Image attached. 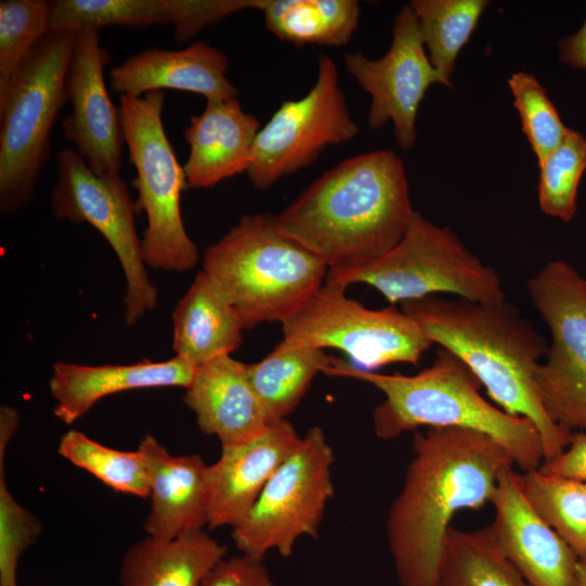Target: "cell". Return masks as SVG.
Segmentation results:
<instances>
[{
    "mask_svg": "<svg viewBox=\"0 0 586 586\" xmlns=\"http://www.w3.org/2000/svg\"><path fill=\"white\" fill-rule=\"evenodd\" d=\"M513 467L501 473L491 500V537L531 586H578L577 556L527 501Z\"/></svg>",
    "mask_w": 586,
    "mask_h": 586,
    "instance_id": "16",
    "label": "cell"
},
{
    "mask_svg": "<svg viewBox=\"0 0 586 586\" xmlns=\"http://www.w3.org/2000/svg\"><path fill=\"white\" fill-rule=\"evenodd\" d=\"M150 476L151 508L144 522L148 537L168 542L207 526L202 457L174 456L151 434L140 442Z\"/></svg>",
    "mask_w": 586,
    "mask_h": 586,
    "instance_id": "21",
    "label": "cell"
},
{
    "mask_svg": "<svg viewBox=\"0 0 586 586\" xmlns=\"http://www.w3.org/2000/svg\"><path fill=\"white\" fill-rule=\"evenodd\" d=\"M76 34L49 33L0 92V209L30 203L50 155L53 125L64 103Z\"/></svg>",
    "mask_w": 586,
    "mask_h": 586,
    "instance_id": "6",
    "label": "cell"
},
{
    "mask_svg": "<svg viewBox=\"0 0 586 586\" xmlns=\"http://www.w3.org/2000/svg\"><path fill=\"white\" fill-rule=\"evenodd\" d=\"M437 586H531L499 550L487 527H450L440 562Z\"/></svg>",
    "mask_w": 586,
    "mask_h": 586,
    "instance_id": "28",
    "label": "cell"
},
{
    "mask_svg": "<svg viewBox=\"0 0 586 586\" xmlns=\"http://www.w3.org/2000/svg\"><path fill=\"white\" fill-rule=\"evenodd\" d=\"M227 557V547L204 530L168 542L145 537L125 552L120 586H204L213 569Z\"/></svg>",
    "mask_w": 586,
    "mask_h": 586,
    "instance_id": "25",
    "label": "cell"
},
{
    "mask_svg": "<svg viewBox=\"0 0 586 586\" xmlns=\"http://www.w3.org/2000/svg\"><path fill=\"white\" fill-rule=\"evenodd\" d=\"M508 451L481 432L428 428L415 432L412 458L386 518V538L400 586H437L450 522L491 502Z\"/></svg>",
    "mask_w": 586,
    "mask_h": 586,
    "instance_id": "1",
    "label": "cell"
},
{
    "mask_svg": "<svg viewBox=\"0 0 586 586\" xmlns=\"http://www.w3.org/2000/svg\"><path fill=\"white\" fill-rule=\"evenodd\" d=\"M75 34L65 79L72 112L62 119L63 136L95 174H119L125 137L120 109L113 104L104 79L110 54L98 31Z\"/></svg>",
    "mask_w": 586,
    "mask_h": 586,
    "instance_id": "15",
    "label": "cell"
},
{
    "mask_svg": "<svg viewBox=\"0 0 586 586\" xmlns=\"http://www.w3.org/2000/svg\"><path fill=\"white\" fill-rule=\"evenodd\" d=\"M344 63L370 95L368 126L379 129L392 122L403 150L416 142L418 111L428 89L435 84L453 88L432 65L409 4L397 13L392 42L383 56L372 60L360 52L346 53Z\"/></svg>",
    "mask_w": 586,
    "mask_h": 586,
    "instance_id": "14",
    "label": "cell"
},
{
    "mask_svg": "<svg viewBox=\"0 0 586 586\" xmlns=\"http://www.w3.org/2000/svg\"><path fill=\"white\" fill-rule=\"evenodd\" d=\"M196 367L175 356L164 361L143 359L128 365L87 366L56 361L49 388L54 416L72 424L105 396L141 388L188 387Z\"/></svg>",
    "mask_w": 586,
    "mask_h": 586,
    "instance_id": "20",
    "label": "cell"
},
{
    "mask_svg": "<svg viewBox=\"0 0 586 586\" xmlns=\"http://www.w3.org/2000/svg\"><path fill=\"white\" fill-rule=\"evenodd\" d=\"M58 179L51 192L55 218L89 224L111 245L123 268L126 291L124 318L135 324L157 305V289L151 282L137 233L132 202L119 174H95L71 148L56 156Z\"/></svg>",
    "mask_w": 586,
    "mask_h": 586,
    "instance_id": "12",
    "label": "cell"
},
{
    "mask_svg": "<svg viewBox=\"0 0 586 586\" xmlns=\"http://www.w3.org/2000/svg\"><path fill=\"white\" fill-rule=\"evenodd\" d=\"M324 282L282 322L284 341L345 353L356 368L375 372L392 364L417 366L433 345L420 324L394 305L371 309Z\"/></svg>",
    "mask_w": 586,
    "mask_h": 586,
    "instance_id": "9",
    "label": "cell"
},
{
    "mask_svg": "<svg viewBox=\"0 0 586 586\" xmlns=\"http://www.w3.org/2000/svg\"><path fill=\"white\" fill-rule=\"evenodd\" d=\"M527 292L550 331L536 371L544 410L564 430L586 432V277L550 260L528 279Z\"/></svg>",
    "mask_w": 586,
    "mask_h": 586,
    "instance_id": "11",
    "label": "cell"
},
{
    "mask_svg": "<svg viewBox=\"0 0 586 586\" xmlns=\"http://www.w3.org/2000/svg\"><path fill=\"white\" fill-rule=\"evenodd\" d=\"M50 33V1L0 2V92L33 51Z\"/></svg>",
    "mask_w": 586,
    "mask_h": 586,
    "instance_id": "33",
    "label": "cell"
},
{
    "mask_svg": "<svg viewBox=\"0 0 586 586\" xmlns=\"http://www.w3.org/2000/svg\"><path fill=\"white\" fill-rule=\"evenodd\" d=\"M301 440L284 419L245 443L221 447L218 460L205 472L207 527L235 526Z\"/></svg>",
    "mask_w": 586,
    "mask_h": 586,
    "instance_id": "17",
    "label": "cell"
},
{
    "mask_svg": "<svg viewBox=\"0 0 586 586\" xmlns=\"http://www.w3.org/2000/svg\"><path fill=\"white\" fill-rule=\"evenodd\" d=\"M334 451L320 426L310 428L277 469L231 537L242 555L264 560L277 550L291 557L303 536L317 538L328 502L334 497Z\"/></svg>",
    "mask_w": 586,
    "mask_h": 586,
    "instance_id": "10",
    "label": "cell"
},
{
    "mask_svg": "<svg viewBox=\"0 0 586 586\" xmlns=\"http://www.w3.org/2000/svg\"><path fill=\"white\" fill-rule=\"evenodd\" d=\"M359 380L381 391L384 399L372 413L381 440H393L421 426L456 428L486 434L523 471L544 461L543 442L534 423L485 399L481 382L451 352L440 348L433 364L413 375L364 371L341 359L324 373Z\"/></svg>",
    "mask_w": 586,
    "mask_h": 586,
    "instance_id": "4",
    "label": "cell"
},
{
    "mask_svg": "<svg viewBox=\"0 0 586 586\" xmlns=\"http://www.w3.org/2000/svg\"><path fill=\"white\" fill-rule=\"evenodd\" d=\"M558 48L563 64L586 69V17L578 30L558 41Z\"/></svg>",
    "mask_w": 586,
    "mask_h": 586,
    "instance_id": "38",
    "label": "cell"
},
{
    "mask_svg": "<svg viewBox=\"0 0 586 586\" xmlns=\"http://www.w3.org/2000/svg\"><path fill=\"white\" fill-rule=\"evenodd\" d=\"M488 3L487 0H413L409 3L432 65L451 87L457 58Z\"/></svg>",
    "mask_w": 586,
    "mask_h": 586,
    "instance_id": "29",
    "label": "cell"
},
{
    "mask_svg": "<svg viewBox=\"0 0 586 586\" xmlns=\"http://www.w3.org/2000/svg\"><path fill=\"white\" fill-rule=\"evenodd\" d=\"M227 69V55L204 41L180 50L152 48L114 67L111 87L120 95L132 97L164 89L198 93L206 100L238 97Z\"/></svg>",
    "mask_w": 586,
    "mask_h": 586,
    "instance_id": "19",
    "label": "cell"
},
{
    "mask_svg": "<svg viewBox=\"0 0 586 586\" xmlns=\"http://www.w3.org/2000/svg\"><path fill=\"white\" fill-rule=\"evenodd\" d=\"M578 586H586V563L578 564Z\"/></svg>",
    "mask_w": 586,
    "mask_h": 586,
    "instance_id": "39",
    "label": "cell"
},
{
    "mask_svg": "<svg viewBox=\"0 0 586 586\" xmlns=\"http://www.w3.org/2000/svg\"><path fill=\"white\" fill-rule=\"evenodd\" d=\"M359 133L340 86L339 69L327 54L318 59L314 86L302 98L284 101L260 127L246 175L257 189L316 161L329 145Z\"/></svg>",
    "mask_w": 586,
    "mask_h": 586,
    "instance_id": "13",
    "label": "cell"
},
{
    "mask_svg": "<svg viewBox=\"0 0 586 586\" xmlns=\"http://www.w3.org/2000/svg\"><path fill=\"white\" fill-rule=\"evenodd\" d=\"M519 481L534 510L586 563V481L538 469L519 473Z\"/></svg>",
    "mask_w": 586,
    "mask_h": 586,
    "instance_id": "30",
    "label": "cell"
},
{
    "mask_svg": "<svg viewBox=\"0 0 586 586\" xmlns=\"http://www.w3.org/2000/svg\"><path fill=\"white\" fill-rule=\"evenodd\" d=\"M513 105L519 113L525 135L537 164L564 140L569 132L537 78L526 72H517L508 79Z\"/></svg>",
    "mask_w": 586,
    "mask_h": 586,
    "instance_id": "34",
    "label": "cell"
},
{
    "mask_svg": "<svg viewBox=\"0 0 586 586\" xmlns=\"http://www.w3.org/2000/svg\"><path fill=\"white\" fill-rule=\"evenodd\" d=\"M173 348L199 367L231 355L243 343V323L220 288L203 271L178 301L173 313Z\"/></svg>",
    "mask_w": 586,
    "mask_h": 586,
    "instance_id": "24",
    "label": "cell"
},
{
    "mask_svg": "<svg viewBox=\"0 0 586 586\" xmlns=\"http://www.w3.org/2000/svg\"><path fill=\"white\" fill-rule=\"evenodd\" d=\"M336 361L326 349L282 340L262 360L246 364L249 380L270 419L284 420L295 410L319 372Z\"/></svg>",
    "mask_w": 586,
    "mask_h": 586,
    "instance_id": "26",
    "label": "cell"
},
{
    "mask_svg": "<svg viewBox=\"0 0 586 586\" xmlns=\"http://www.w3.org/2000/svg\"><path fill=\"white\" fill-rule=\"evenodd\" d=\"M326 282L370 285L391 305L440 293L477 303L507 300L497 271L468 250L450 228L418 211L387 254L361 268L328 271Z\"/></svg>",
    "mask_w": 586,
    "mask_h": 586,
    "instance_id": "8",
    "label": "cell"
},
{
    "mask_svg": "<svg viewBox=\"0 0 586 586\" xmlns=\"http://www.w3.org/2000/svg\"><path fill=\"white\" fill-rule=\"evenodd\" d=\"M400 309L420 324L433 344L469 367L497 407L534 423L542 437L544 461L568 447L573 433L548 417L536 386V371L548 344L513 304L431 295L405 302Z\"/></svg>",
    "mask_w": 586,
    "mask_h": 586,
    "instance_id": "3",
    "label": "cell"
},
{
    "mask_svg": "<svg viewBox=\"0 0 586 586\" xmlns=\"http://www.w3.org/2000/svg\"><path fill=\"white\" fill-rule=\"evenodd\" d=\"M164 91H152L120 95L119 109L129 161L136 169V208L148 220L141 239L145 265L182 272L198 264L200 253L181 216V193L189 186L164 128Z\"/></svg>",
    "mask_w": 586,
    "mask_h": 586,
    "instance_id": "7",
    "label": "cell"
},
{
    "mask_svg": "<svg viewBox=\"0 0 586 586\" xmlns=\"http://www.w3.org/2000/svg\"><path fill=\"white\" fill-rule=\"evenodd\" d=\"M204 586H275L264 560L246 555L224 558L208 574Z\"/></svg>",
    "mask_w": 586,
    "mask_h": 586,
    "instance_id": "36",
    "label": "cell"
},
{
    "mask_svg": "<svg viewBox=\"0 0 586 586\" xmlns=\"http://www.w3.org/2000/svg\"><path fill=\"white\" fill-rule=\"evenodd\" d=\"M415 212L402 158L393 150H378L327 170L276 220L283 234L320 258L329 272H340L387 254Z\"/></svg>",
    "mask_w": 586,
    "mask_h": 586,
    "instance_id": "2",
    "label": "cell"
},
{
    "mask_svg": "<svg viewBox=\"0 0 586 586\" xmlns=\"http://www.w3.org/2000/svg\"><path fill=\"white\" fill-rule=\"evenodd\" d=\"M259 129L258 119L244 112L238 97L206 100L183 130L190 148L183 164L188 186L211 188L245 173Z\"/></svg>",
    "mask_w": 586,
    "mask_h": 586,
    "instance_id": "22",
    "label": "cell"
},
{
    "mask_svg": "<svg viewBox=\"0 0 586 586\" xmlns=\"http://www.w3.org/2000/svg\"><path fill=\"white\" fill-rule=\"evenodd\" d=\"M203 271L220 288L244 329L280 323L326 282L328 267L286 237L276 215H243L203 255Z\"/></svg>",
    "mask_w": 586,
    "mask_h": 586,
    "instance_id": "5",
    "label": "cell"
},
{
    "mask_svg": "<svg viewBox=\"0 0 586 586\" xmlns=\"http://www.w3.org/2000/svg\"><path fill=\"white\" fill-rule=\"evenodd\" d=\"M58 453L115 492L141 498L150 496L149 471L139 449L111 448L74 429L61 436Z\"/></svg>",
    "mask_w": 586,
    "mask_h": 586,
    "instance_id": "31",
    "label": "cell"
},
{
    "mask_svg": "<svg viewBox=\"0 0 586 586\" xmlns=\"http://www.w3.org/2000/svg\"><path fill=\"white\" fill-rule=\"evenodd\" d=\"M11 440L0 435V586H17L18 561L42 531L40 520L18 504L8 488L4 459Z\"/></svg>",
    "mask_w": 586,
    "mask_h": 586,
    "instance_id": "35",
    "label": "cell"
},
{
    "mask_svg": "<svg viewBox=\"0 0 586 586\" xmlns=\"http://www.w3.org/2000/svg\"><path fill=\"white\" fill-rule=\"evenodd\" d=\"M537 469L545 474L586 481V432L573 433L568 447Z\"/></svg>",
    "mask_w": 586,
    "mask_h": 586,
    "instance_id": "37",
    "label": "cell"
},
{
    "mask_svg": "<svg viewBox=\"0 0 586 586\" xmlns=\"http://www.w3.org/2000/svg\"><path fill=\"white\" fill-rule=\"evenodd\" d=\"M260 11L267 30L296 46H345L360 17L356 0H265Z\"/></svg>",
    "mask_w": 586,
    "mask_h": 586,
    "instance_id": "27",
    "label": "cell"
},
{
    "mask_svg": "<svg viewBox=\"0 0 586 586\" xmlns=\"http://www.w3.org/2000/svg\"><path fill=\"white\" fill-rule=\"evenodd\" d=\"M212 21L205 0H53L50 31H98L111 25L146 27L174 25L175 40L183 43Z\"/></svg>",
    "mask_w": 586,
    "mask_h": 586,
    "instance_id": "23",
    "label": "cell"
},
{
    "mask_svg": "<svg viewBox=\"0 0 586 586\" xmlns=\"http://www.w3.org/2000/svg\"><path fill=\"white\" fill-rule=\"evenodd\" d=\"M183 402L200 431L215 435L221 447L245 443L273 421L255 393L243 364L231 355L218 356L199 367Z\"/></svg>",
    "mask_w": 586,
    "mask_h": 586,
    "instance_id": "18",
    "label": "cell"
},
{
    "mask_svg": "<svg viewBox=\"0 0 586 586\" xmlns=\"http://www.w3.org/2000/svg\"><path fill=\"white\" fill-rule=\"evenodd\" d=\"M537 165L540 211L564 222L570 221L576 213L577 189L586 170V137L570 128L560 145Z\"/></svg>",
    "mask_w": 586,
    "mask_h": 586,
    "instance_id": "32",
    "label": "cell"
}]
</instances>
